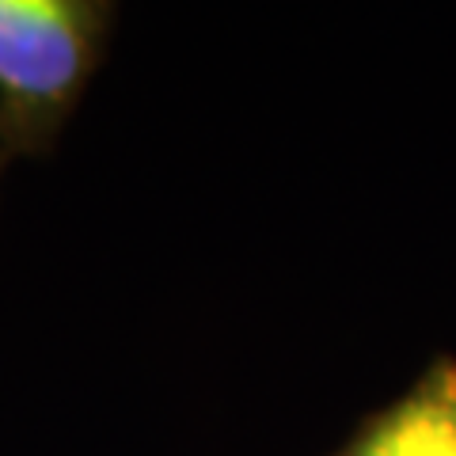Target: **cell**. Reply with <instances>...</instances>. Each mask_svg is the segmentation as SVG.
<instances>
[{
    "label": "cell",
    "instance_id": "cell-1",
    "mask_svg": "<svg viewBox=\"0 0 456 456\" xmlns=\"http://www.w3.org/2000/svg\"><path fill=\"white\" fill-rule=\"evenodd\" d=\"M110 27L107 0H0V167L57 145Z\"/></svg>",
    "mask_w": 456,
    "mask_h": 456
},
{
    "label": "cell",
    "instance_id": "cell-2",
    "mask_svg": "<svg viewBox=\"0 0 456 456\" xmlns=\"http://www.w3.org/2000/svg\"><path fill=\"white\" fill-rule=\"evenodd\" d=\"M335 456H456V362H434Z\"/></svg>",
    "mask_w": 456,
    "mask_h": 456
}]
</instances>
